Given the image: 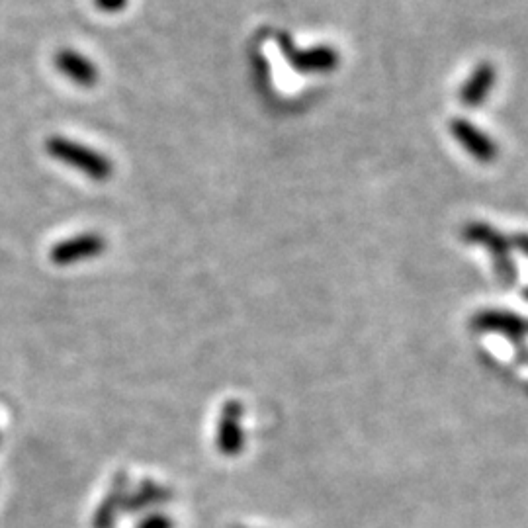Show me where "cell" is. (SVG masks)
Here are the masks:
<instances>
[{"label": "cell", "mask_w": 528, "mask_h": 528, "mask_svg": "<svg viewBox=\"0 0 528 528\" xmlns=\"http://www.w3.org/2000/svg\"><path fill=\"white\" fill-rule=\"evenodd\" d=\"M276 44L280 47L286 61L304 75H327L333 73L339 63L341 55L331 45H313V47H298L290 34L276 32Z\"/></svg>", "instance_id": "obj_3"}, {"label": "cell", "mask_w": 528, "mask_h": 528, "mask_svg": "<svg viewBox=\"0 0 528 528\" xmlns=\"http://www.w3.org/2000/svg\"><path fill=\"white\" fill-rule=\"evenodd\" d=\"M525 296H527V300H528V288L527 290H525Z\"/></svg>", "instance_id": "obj_15"}, {"label": "cell", "mask_w": 528, "mask_h": 528, "mask_svg": "<svg viewBox=\"0 0 528 528\" xmlns=\"http://www.w3.org/2000/svg\"><path fill=\"white\" fill-rule=\"evenodd\" d=\"M108 249L106 237L100 233H79L69 239L59 241L49 251V261L55 266H73V264L87 263L92 259H98Z\"/></svg>", "instance_id": "obj_5"}, {"label": "cell", "mask_w": 528, "mask_h": 528, "mask_svg": "<svg viewBox=\"0 0 528 528\" xmlns=\"http://www.w3.org/2000/svg\"><path fill=\"white\" fill-rule=\"evenodd\" d=\"M462 239L489 251L493 272L505 288H511L517 282V266L511 257V239H507L499 229L484 221H472L462 229Z\"/></svg>", "instance_id": "obj_2"}, {"label": "cell", "mask_w": 528, "mask_h": 528, "mask_svg": "<svg viewBox=\"0 0 528 528\" xmlns=\"http://www.w3.org/2000/svg\"><path fill=\"white\" fill-rule=\"evenodd\" d=\"M135 528H175V521L165 511H153V513L143 515L135 523Z\"/></svg>", "instance_id": "obj_12"}, {"label": "cell", "mask_w": 528, "mask_h": 528, "mask_svg": "<svg viewBox=\"0 0 528 528\" xmlns=\"http://www.w3.org/2000/svg\"><path fill=\"white\" fill-rule=\"evenodd\" d=\"M55 67L75 87H96V83L100 79L98 67L88 59L87 55H83L75 49H59L55 55Z\"/></svg>", "instance_id": "obj_10"}, {"label": "cell", "mask_w": 528, "mask_h": 528, "mask_svg": "<svg viewBox=\"0 0 528 528\" xmlns=\"http://www.w3.org/2000/svg\"><path fill=\"white\" fill-rule=\"evenodd\" d=\"M245 405L239 399H227L221 405L216 423V448L225 458H237L247 444L245 435Z\"/></svg>", "instance_id": "obj_4"}, {"label": "cell", "mask_w": 528, "mask_h": 528, "mask_svg": "<svg viewBox=\"0 0 528 528\" xmlns=\"http://www.w3.org/2000/svg\"><path fill=\"white\" fill-rule=\"evenodd\" d=\"M511 245L517 247L525 257H528V233H517V235H513Z\"/></svg>", "instance_id": "obj_14"}, {"label": "cell", "mask_w": 528, "mask_h": 528, "mask_svg": "<svg viewBox=\"0 0 528 528\" xmlns=\"http://www.w3.org/2000/svg\"><path fill=\"white\" fill-rule=\"evenodd\" d=\"M497 81V71L491 63H480L472 75L466 79V83L460 88L458 98L468 108L482 106Z\"/></svg>", "instance_id": "obj_11"}, {"label": "cell", "mask_w": 528, "mask_h": 528, "mask_svg": "<svg viewBox=\"0 0 528 528\" xmlns=\"http://www.w3.org/2000/svg\"><path fill=\"white\" fill-rule=\"evenodd\" d=\"M470 327L478 333L503 335L515 345L523 343L528 335L527 319H523L521 315H517L513 311H505V309H482V311H478L472 317Z\"/></svg>", "instance_id": "obj_7"}, {"label": "cell", "mask_w": 528, "mask_h": 528, "mask_svg": "<svg viewBox=\"0 0 528 528\" xmlns=\"http://www.w3.org/2000/svg\"><path fill=\"white\" fill-rule=\"evenodd\" d=\"M45 151L51 159L79 171L81 175L87 176L94 182H108L116 171L110 157H106L96 149H90L85 143H79L63 135L47 137Z\"/></svg>", "instance_id": "obj_1"}, {"label": "cell", "mask_w": 528, "mask_h": 528, "mask_svg": "<svg viewBox=\"0 0 528 528\" xmlns=\"http://www.w3.org/2000/svg\"><path fill=\"white\" fill-rule=\"evenodd\" d=\"M132 489L130 474L120 470L112 476L110 485L92 513V528H116L118 519L124 515L126 499Z\"/></svg>", "instance_id": "obj_6"}, {"label": "cell", "mask_w": 528, "mask_h": 528, "mask_svg": "<svg viewBox=\"0 0 528 528\" xmlns=\"http://www.w3.org/2000/svg\"><path fill=\"white\" fill-rule=\"evenodd\" d=\"M173 497H175V493L169 485L159 484L151 478L141 480L139 484L132 485V489L128 493L124 515L143 517L147 513L161 511L165 505H169L173 501Z\"/></svg>", "instance_id": "obj_8"}, {"label": "cell", "mask_w": 528, "mask_h": 528, "mask_svg": "<svg viewBox=\"0 0 528 528\" xmlns=\"http://www.w3.org/2000/svg\"><path fill=\"white\" fill-rule=\"evenodd\" d=\"M94 6L100 10V12H106V14H118L122 10L128 8V2L130 0H92Z\"/></svg>", "instance_id": "obj_13"}, {"label": "cell", "mask_w": 528, "mask_h": 528, "mask_svg": "<svg viewBox=\"0 0 528 528\" xmlns=\"http://www.w3.org/2000/svg\"><path fill=\"white\" fill-rule=\"evenodd\" d=\"M450 133L452 137L462 145L466 153H470L480 163H493L499 155V147L491 135L482 132L478 126H474L468 120H452L450 122Z\"/></svg>", "instance_id": "obj_9"}]
</instances>
